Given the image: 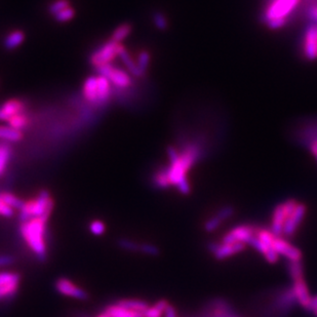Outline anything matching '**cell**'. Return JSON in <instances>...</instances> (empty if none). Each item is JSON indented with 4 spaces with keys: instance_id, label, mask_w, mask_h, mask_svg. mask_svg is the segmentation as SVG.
Listing matches in <instances>:
<instances>
[{
    "instance_id": "obj_1",
    "label": "cell",
    "mask_w": 317,
    "mask_h": 317,
    "mask_svg": "<svg viewBox=\"0 0 317 317\" xmlns=\"http://www.w3.org/2000/svg\"><path fill=\"white\" fill-rule=\"evenodd\" d=\"M202 155V147L199 143H189L179 155V158L172 162L166 168L170 186L174 185L184 195L190 193V184L187 180L188 170L197 162Z\"/></svg>"
},
{
    "instance_id": "obj_2",
    "label": "cell",
    "mask_w": 317,
    "mask_h": 317,
    "mask_svg": "<svg viewBox=\"0 0 317 317\" xmlns=\"http://www.w3.org/2000/svg\"><path fill=\"white\" fill-rule=\"evenodd\" d=\"M50 218H33L22 222L20 226L21 235L27 247L35 257L44 261L47 256V222Z\"/></svg>"
},
{
    "instance_id": "obj_3",
    "label": "cell",
    "mask_w": 317,
    "mask_h": 317,
    "mask_svg": "<svg viewBox=\"0 0 317 317\" xmlns=\"http://www.w3.org/2000/svg\"><path fill=\"white\" fill-rule=\"evenodd\" d=\"M300 3L301 0H271L263 12L262 23L271 30L281 29Z\"/></svg>"
},
{
    "instance_id": "obj_4",
    "label": "cell",
    "mask_w": 317,
    "mask_h": 317,
    "mask_svg": "<svg viewBox=\"0 0 317 317\" xmlns=\"http://www.w3.org/2000/svg\"><path fill=\"white\" fill-rule=\"evenodd\" d=\"M54 208V201L46 190L40 191L36 198L24 201L20 209V221L25 222L33 218H50Z\"/></svg>"
},
{
    "instance_id": "obj_5",
    "label": "cell",
    "mask_w": 317,
    "mask_h": 317,
    "mask_svg": "<svg viewBox=\"0 0 317 317\" xmlns=\"http://www.w3.org/2000/svg\"><path fill=\"white\" fill-rule=\"evenodd\" d=\"M299 202L295 199H288L284 202L278 204L274 211L272 217V223H271V232L277 236L280 237L283 232L284 223L287 220V218L290 216V214L295 210L296 206Z\"/></svg>"
},
{
    "instance_id": "obj_6",
    "label": "cell",
    "mask_w": 317,
    "mask_h": 317,
    "mask_svg": "<svg viewBox=\"0 0 317 317\" xmlns=\"http://www.w3.org/2000/svg\"><path fill=\"white\" fill-rule=\"evenodd\" d=\"M21 276L11 271L0 272V301H6L16 296L19 289Z\"/></svg>"
},
{
    "instance_id": "obj_7",
    "label": "cell",
    "mask_w": 317,
    "mask_h": 317,
    "mask_svg": "<svg viewBox=\"0 0 317 317\" xmlns=\"http://www.w3.org/2000/svg\"><path fill=\"white\" fill-rule=\"evenodd\" d=\"M120 44L110 40L99 47L90 57V63L96 68L103 65L110 64L116 56H118Z\"/></svg>"
},
{
    "instance_id": "obj_8",
    "label": "cell",
    "mask_w": 317,
    "mask_h": 317,
    "mask_svg": "<svg viewBox=\"0 0 317 317\" xmlns=\"http://www.w3.org/2000/svg\"><path fill=\"white\" fill-rule=\"evenodd\" d=\"M303 57L307 61L317 60V24L313 23L307 26L302 44Z\"/></svg>"
},
{
    "instance_id": "obj_9",
    "label": "cell",
    "mask_w": 317,
    "mask_h": 317,
    "mask_svg": "<svg viewBox=\"0 0 317 317\" xmlns=\"http://www.w3.org/2000/svg\"><path fill=\"white\" fill-rule=\"evenodd\" d=\"M100 76L106 77L118 87H128L131 85V77L125 71L114 68L111 64L103 65L96 68Z\"/></svg>"
},
{
    "instance_id": "obj_10",
    "label": "cell",
    "mask_w": 317,
    "mask_h": 317,
    "mask_svg": "<svg viewBox=\"0 0 317 317\" xmlns=\"http://www.w3.org/2000/svg\"><path fill=\"white\" fill-rule=\"evenodd\" d=\"M55 287L59 294L65 297H69L80 301L88 299V294L83 288L79 287L77 284H75L68 278L65 277L59 278L55 283Z\"/></svg>"
},
{
    "instance_id": "obj_11",
    "label": "cell",
    "mask_w": 317,
    "mask_h": 317,
    "mask_svg": "<svg viewBox=\"0 0 317 317\" xmlns=\"http://www.w3.org/2000/svg\"><path fill=\"white\" fill-rule=\"evenodd\" d=\"M296 142L307 147L312 141H317V118L303 123L294 133Z\"/></svg>"
},
{
    "instance_id": "obj_12",
    "label": "cell",
    "mask_w": 317,
    "mask_h": 317,
    "mask_svg": "<svg viewBox=\"0 0 317 317\" xmlns=\"http://www.w3.org/2000/svg\"><path fill=\"white\" fill-rule=\"evenodd\" d=\"M246 248V243L234 242V243H217L209 242L207 246L208 251L214 255L217 260H224L235 254L242 252Z\"/></svg>"
},
{
    "instance_id": "obj_13",
    "label": "cell",
    "mask_w": 317,
    "mask_h": 317,
    "mask_svg": "<svg viewBox=\"0 0 317 317\" xmlns=\"http://www.w3.org/2000/svg\"><path fill=\"white\" fill-rule=\"evenodd\" d=\"M258 229L250 225H240L229 231L223 238V243H234L242 242L248 243V241L256 235Z\"/></svg>"
},
{
    "instance_id": "obj_14",
    "label": "cell",
    "mask_w": 317,
    "mask_h": 317,
    "mask_svg": "<svg viewBox=\"0 0 317 317\" xmlns=\"http://www.w3.org/2000/svg\"><path fill=\"white\" fill-rule=\"evenodd\" d=\"M306 205L304 203H298L295 210L290 214V216L287 218V220L284 223L283 232L282 234L286 237H291L298 227L301 225L305 214H306Z\"/></svg>"
},
{
    "instance_id": "obj_15",
    "label": "cell",
    "mask_w": 317,
    "mask_h": 317,
    "mask_svg": "<svg viewBox=\"0 0 317 317\" xmlns=\"http://www.w3.org/2000/svg\"><path fill=\"white\" fill-rule=\"evenodd\" d=\"M272 248L278 255L287 258L288 261H302V252L281 237L276 236L274 238Z\"/></svg>"
},
{
    "instance_id": "obj_16",
    "label": "cell",
    "mask_w": 317,
    "mask_h": 317,
    "mask_svg": "<svg viewBox=\"0 0 317 317\" xmlns=\"http://www.w3.org/2000/svg\"><path fill=\"white\" fill-rule=\"evenodd\" d=\"M292 291H294V295H295V299L299 302V304L302 307L308 309L312 297L310 296L307 283L305 282L304 278H300V279L294 280Z\"/></svg>"
},
{
    "instance_id": "obj_17",
    "label": "cell",
    "mask_w": 317,
    "mask_h": 317,
    "mask_svg": "<svg viewBox=\"0 0 317 317\" xmlns=\"http://www.w3.org/2000/svg\"><path fill=\"white\" fill-rule=\"evenodd\" d=\"M248 245L252 246L253 248H255L257 251H259L261 254L264 255L265 259L271 263L274 264L278 261V254L275 252V250L272 247H269L268 245L264 243L263 241H261L256 235L253 236L249 241Z\"/></svg>"
},
{
    "instance_id": "obj_18",
    "label": "cell",
    "mask_w": 317,
    "mask_h": 317,
    "mask_svg": "<svg viewBox=\"0 0 317 317\" xmlns=\"http://www.w3.org/2000/svg\"><path fill=\"white\" fill-rule=\"evenodd\" d=\"M23 104L18 100H10L0 107V120L9 121L13 116L21 113Z\"/></svg>"
},
{
    "instance_id": "obj_19",
    "label": "cell",
    "mask_w": 317,
    "mask_h": 317,
    "mask_svg": "<svg viewBox=\"0 0 317 317\" xmlns=\"http://www.w3.org/2000/svg\"><path fill=\"white\" fill-rule=\"evenodd\" d=\"M104 312L109 317H144L143 313L128 309L117 303L107 306Z\"/></svg>"
},
{
    "instance_id": "obj_20",
    "label": "cell",
    "mask_w": 317,
    "mask_h": 317,
    "mask_svg": "<svg viewBox=\"0 0 317 317\" xmlns=\"http://www.w3.org/2000/svg\"><path fill=\"white\" fill-rule=\"evenodd\" d=\"M83 94L89 102H97V77H88L83 85Z\"/></svg>"
},
{
    "instance_id": "obj_21",
    "label": "cell",
    "mask_w": 317,
    "mask_h": 317,
    "mask_svg": "<svg viewBox=\"0 0 317 317\" xmlns=\"http://www.w3.org/2000/svg\"><path fill=\"white\" fill-rule=\"evenodd\" d=\"M11 156H12L11 146L5 142H0V177L6 173Z\"/></svg>"
},
{
    "instance_id": "obj_22",
    "label": "cell",
    "mask_w": 317,
    "mask_h": 317,
    "mask_svg": "<svg viewBox=\"0 0 317 317\" xmlns=\"http://www.w3.org/2000/svg\"><path fill=\"white\" fill-rule=\"evenodd\" d=\"M23 138L21 131L12 127H0V140L7 142H19Z\"/></svg>"
},
{
    "instance_id": "obj_23",
    "label": "cell",
    "mask_w": 317,
    "mask_h": 317,
    "mask_svg": "<svg viewBox=\"0 0 317 317\" xmlns=\"http://www.w3.org/2000/svg\"><path fill=\"white\" fill-rule=\"evenodd\" d=\"M117 304H119L120 306L126 307L128 309L140 312V313H144L149 307L147 302H145L143 300H139V299H125V300L118 301Z\"/></svg>"
},
{
    "instance_id": "obj_24",
    "label": "cell",
    "mask_w": 317,
    "mask_h": 317,
    "mask_svg": "<svg viewBox=\"0 0 317 317\" xmlns=\"http://www.w3.org/2000/svg\"><path fill=\"white\" fill-rule=\"evenodd\" d=\"M168 306L169 304L167 301L160 300L156 302L153 306L148 307V309L143 313L144 317H162Z\"/></svg>"
},
{
    "instance_id": "obj_25",
    "label": "cell",
    "mask_w": 317,
    "mask_h": 317,
    "mask_svg": "<svg viewBox=\"0 0 317 317\" xmlns=\"http://www.w3.org/2000/svg\"><path fill=\"white\" fill-rule=\"evenodd\" d=\"M110 94V83L109 80L103 77H97V103H104L107 101Z\"/></svg>"
},
{
    "instance_id": "obj_26",
    "label": "cell",
    "mask_w": 317,
    "mask_h": 317,
    "mask_svg": "<svg viewBox=\"0 0 317 317\" xmlns=\"http://www.w3.org/2000/svg\"><path fill=\"white\" fill-rule=\"evenodd\" d=\"M25 39V34L22 31H14L11 34H9L5 39V47L9 51H13L20 46Z\"/></svg>"
},
{
    "instance_id": "obj_27",
    "label": "cell",
    "mask_w": 317,
    "mask_h": 317,
    "mask_svg": "<svg viewBox=\"0 0 317 317\" xmlns=\"http://www.w3.org/2000/svg\"><path fill=\"white\" fill-rule=\"evenodd\" d=\"M118 56L120 57V59L123 60V62L125 63V65L127 66V68L129 69V71H130L133 75L138 76V77H139V76H142V74H141V72H140V70H139V68H138V65L135 64V62L132 60V58L130 57L129 53L127 52V50H126L123 45H120V47H119Z\"/></svg>"
},
{
    "instance_id": "obj_28",
    "label": "cell",
    "mask_w": 317,
    "mask_h": 317,
    "mask_svg": "<svg viewBox=\"0 0 317 317\" xmlns=\"http://www.w3.org/2000/svg\"><path fill=\"white\" fill-rule=\"evenodd\" d=\"M0 198H2L7 204H9L14 209H21L24 204V201L11 192H0Z\"/></svg>"
},
{
    "instance_id": "obj_29",
    "label": "cell",
    "mask_w": 317,
    "mask_h": 317,
    "mask_svg": "<svg viewBox=\"0 0 317 317\" xmlns=\"http://www.w3.org/2000/svg\"><path fill=\"white\" fill-rule=\"evenodd\" d=\"M131 32H132V26L128 23L123 24L115 29V31L112 34L111 40L117 43H120L124 39H126L131 34Z\"/></svg>"
},
{
    "instance_id": "obj_30",
    "label": "cell",
    "mask_w": 317,
    "mask_h": 317,
    "mask_svg": "<svg viewBox=\"0 0 317 317\" xmlns=\"http://www.w3.org/2000/svg\"><path fill=\"white\" fill-rule=\"evenodd\" d=\"M288 273L292 280L303 278V265L302 261H288L287 263Z\"/></svg>"
},
{
    "instance_id": "obj_31",
    "label": "cell",
    "mask_w": 317,
    "mask_h": 317,
    "mask_svg": "<svg viewBox=\"0 0 317 317\" xmlns=\"http://www.w3.org/2000/svg\"><path fill=\"white\" fill-rule=\"evenodd\" d=\"M154 184L156 187L161 188V189H166L170 186L168 178H167V174H166V168L163 167L161 169H159L155 176H154Z\"/></svg>"
},
{
    "instance_id": "obj_32",
    "label": "cell",
    "mask_w": 317,
    "mask_h": 317,
    "mask_svg": "<svg viewBox=\"0 0 317 317\" xmlns=\"http://www.w3.org/2000/svg\"><path fill=\"white\" fill-rule=\"evenodd\" d=\"M9 124H10V127H12V128H14L16 130L21 131L23 128H25L27 126L28 120H27V118L22 113H19V114L13 116L9 120Z\"/></svg>"
},
{
    "instance_id": "obj_33",
    "label": "cell",
    "mask_w": 317,
    "mask_h": 317,
    "mask_svg": "<svg viewBox=\"0 0 317 317\" xmlns=\"http://www.w3.org/2000/svg\"><path fill=\"white\" fill-rule=\"evenodd\" d=\"M69 2L68 0H57V2L53 3L50 8H48V12L51 15L56 16L57 14H59L60 12H62L63 10L69 8Z\"/></svg>"
},
{
    "instance_id": "obj_34",
    "label": "cell",
    "mask_w": 317,
    "mask_h": 317,
    "mask_svg": "<svg viewBox=\"0 0 317 317\" xmlns=\"http://www.w3.org/2000/svg\"><path fill=\"white\" fill-rule=\"evenodd\" d=\"M89 231L94 236H101L106 231V225L101 220H93L89 224Z\"/></svg>"
},
{
    "instance_id": "obj_35",
    "label": "cell",
    "mask_w": 317,
    "mask_h": 317,
    "mask_svg": "<svg viewBox=\"0 0 317 317\" xmlns=\"http://www.w3.org/2000/svg\"><path fill=\"white\" fill-rule=\"evenodd\" d=\"M149 63H150V55L148 52H142L140 55H139V60H138V68L141 72V74H145L147 69H148V66H149Z\"/></svg>"
},
{
    "instance_id": "obj_36",
    "label": "cell",
    "mask_w": 317,
    "mask_h": 317,
    "mask_svg": "<svg viewBox=\"0 0 317 317\" xmlns=\"http://www.w3.org/2000/svg\"><path fill=\"white\" fill-rule=\"evenodd\" d=\"M74 15H75L74 10L69 7V8L63 10L62 12H60L59 14H57L55 16V19H56V21H58L60 23H65V22L70 21L71 19H73Z\"/></svg>"
},
{
    "instance_id": "obj_37",
    "label": "cell",
    "mask_w": 317,
    "mask_h": 317,
    "mask_svg": "<svg viewBox=\"0 0 317 317\" xmlns=\"http://www.w3.org/2000/svg\"><path fill=\"white\" fill-rule=\"evenodd\" d=\"M221 223H222V221L217 216H215L213 218H209L204 224V231H206L208 233L214 232L215 230H217L220 227Z\"/></svg>"
},
{
    "instance_id": "obj_38",
    "label": "cell",
    "mask_w": 317,
    "mask_h": 317,
    "mask_svg": "<svg viewBox=\"0 0 317 317\" xmlns=\"http://www.w3.org/2000/svg\"><path fill=\"white\" fill-rule=\"evenodd\" d=\"M153 22L155 24V26L159 29V30H166L167 29V26H168V23H167V20L165 18V16L159 12H156L154 15H153Z\"/></svg>"
},
{
    "instance_id": "obj_39",
    "label": "cell",
    "mask_w": 317,
    "mask_h": 317,
    "mask_svg": "<svg viewBox=\"0 0 317 317\" xmlns=\"http://www.w3.org/2000/svg\"><path fill=\"white\" fill-rule=\"evenodd\" d=\"M233 215H234V208L232 206H230V205H227V206H224L221 209H219V211H218L216 216L222 222H224L225 220L231 218Z\"/></svg>"
},
{
    "instance_id": "obj_40",
    "label": "cell",
    "mask_w": 317,
    "mask_h": 317,
    "mask_svg": "<svg viewBox=\"0 0 317 317\" xmlns=\"http://www.w3.org/2000/svg\"><path fill=\"white\" fill-rule=\"evenodd\" d=\"M119 247L129 252H138L140 251V243H137L130 239H120L118 242Z\"/></svg>"
},
{
    "instance_id": "obj_41",
    "label": "cell",
    "mask_w": 317,
    "mask_h": 317,
    "mask_svg": "<svg viewBox=\"0 0 317 317\" xmlns=\"http://www.w3.org/2000/svg\"><path fill=\"white\" fill-rule=\"evenodd\" d=\"M14 215H15V209L0 198V216L5 217V218H12Z\"/></svg>"
},
{
    "instance_id": "obj_42",
    "label": "cell",
    "mask_w": 317,
    "mask_h": 317,
    "mask_svg": "<svg viewBox=\"0 0 317 317\" xmlns=\"http://www.w3.org/2000/svg\"><path fill=\"white\" fill-rule=\"evenodd\" d=\"M140 252L148 255V256H157L159 254V250L156 246L150 243H141Z\"/></svg>"
},
{
    "instance_id": "obj_43",
    "label": "cell",
    "mask_w": 317,
    "mask_h": 317,
    "mask_svg": "<svg viewBox=\"0 0 317 317\" xmlns=\"http://www.w3.org/2000/svg\"><path fill=\"white\" fill-rule=\"evenodd\" d=\"M13 263H14V258L12 256H7V255L0 256V267L9 266V265H12Z\"/></svg>"
},
{
    "instance_id": "obj_44",
    "label": "cell",
    "mask_w": 317,
    "mask_h": 317,
    "mask_svg": "<svg viewBox=\"0 0 317 317\" xmlns=\"http://www.w3.org/2000/svg\"><path fill=\"white\" fill-rule=\"evenodd\" d=\"M307 148L309 149V151L311 152V154L317 161V141H312L311 143H309L307 145Z\"/></svg>"
},
{
    "instance_id": "obj_45",
    "label": "cell",
    "mask_w": 317,
    "mask_h": 317,
    "mask_svg": "<svg viewBox=\"0 0 317 317\" xmlns=\"http://www.w3.org/2000/svg\"><path fill=\"white\" fill-rule=\"evenodd\" d=\"M164 317H177V312H176V309L173 307V306H168L167 309L165 310V313H164Z\"/></svg>"
},
{
    "instance_id": "obj_46",
    "label": "cell",
    "mask_w": 317,
    "mask_h": 317,
    "mask_svg": "<svg viewBox=\"0 0 317 317\" xmlns=\"http://www.w3.org/2000/svg\"><path fill=\"white\" fill-rule=\"evenodd\" d=\"M317 309V296H315V297H312V299H311V302H310V304H309V307H308V311H314V310H316Z\"/></svg>"
},
{
    "instance_id": "obj_47",
    "label": "cell",
    "mask_w": 317,
    "mask_h": 317,
    "mask_svg": "<svg viewBox=\"0 0 317 317\" xmlns=\"http://www.w3.org/2000/svg\"><path fill=\"white\" fill-rule=\"evenodd\" d=\"M97 317H109V316H108L107 314H106V313L104 312V313H102V314H100V315H99Z\"/></svg>"
},
{
    "instance_id": "obj_48",
    "label": "cell",
    "mask_w": 317,
    "mask_h": 317,
    "mask_svg": "<svg viewBox=\"0 0 317 317\" xmlns=\"http://www.w3.org/2000/svg\"><path fill=\"white\" fill-rule=\"evenodd\" d=\"M313 313H314V314H315V315L317 316V309H316V310H314V311H313Z\"/></svg>"
}]
</instances>
